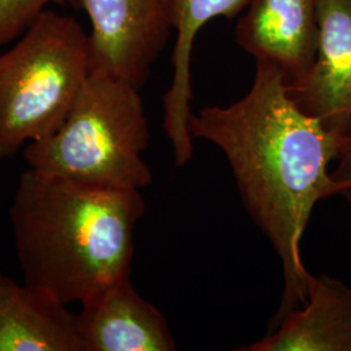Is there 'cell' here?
Returning a JSON list of instances; mask_svg holds the SVG:
<instances>
[{"label": "cell", "mask_w": 351, "mask_h": 351, "mask_svg": "<svg viewBox=\"0 0 351 351\" xmlns=\"http://www.w3.org/2000/svg\"><path fill=\"white\" fill-rule=\"evenodd\" d=\"M189 130L226 154L247 213L281 261L284 289L272 329L308 298L314 276L302 261V237L315 204L337 195L329 164L346 134L303 112L282 72L263 62L243 98L191 113Z\"/></svg>", "instance_id": "6da1fadb"}, {"label": "cell", "mask_w": 351, "mask_h": 351, "mask_svg": "<svg viewBox=\"0 0 351 351\" xmlns=\"http://www.w3.org/2000/svg\"><path fill=\"white\" fill-rule=\"evenodd\" d=\"M141 190L81 184L27 168L10 220L24 282L64 304L130 277Z\"/></svg>", "instance_id": "7a4b0ae2"}, {"label": "cell", "mask_w": 351, "mask_h": 351, "mask_svg": "<svg viewBox=\"0 0 351 351\" xmlns=\"http://www.w3.org/2000/svg\"><path fill=\"white\" fill-rule=\"evenodd\" d=\"M150 146L149 121L139 88L91 72L72 110L53 133L30 142V169L81 184L141 190L152 182L143 152Z\"/></svg>", "instance_id": "3957f363"}, {"label": "cell", "mask_w": 351, "mask_h": 351, "mask_svg": "<svg viewBox=\"0 0 351 351\" xmlns=\"http://www.w3.org/2000/svg\"><path fill=\"white\" fill-rule=\"evenodd\" d=\"M0 55V160L63 124L91 73L88 33L46 10Z\"/></svg>", "instance_id": "277c9868"}, {"label": "cell", "mask_w": 351, "mask_h": 351, "mask_svg": "<svg viewBox=\"0 0 351 351\" xmlns=\"http://www.w3.org/2000/svg\"><path fill=\"white\" fill-rule=\"evenodd\" d=\"M90 20L91 72L141 88L172 29V0H80Z\"/></svg>", "instance_id": "5b68a950"}, {"label": "cell", "mask_w": 351, "mask_h": 351, "mask_svg": "<svg viewBox=\"0 0 351 351\" xmlns=\"http://www.w3.org/2000/svg\"><path fill=\"white\" fill-rule=\"evenodd\" d=\"M288 91L303 112L346 134L351 126V0H317L314 63Z\"/></svg>", "instance_id": "8992f818"}, {"label": "cell", "mask_w": 351, "mask_h": 351, "mask_svg": "<svg viewBox=\"0 0 351 351\" xmlns=\"http://www.w3.org/2000/svg\"><path fill=\"white\" fill-rule=\"evenodd\" d=\"M239 47L272 64L291 86L308 72L317 45V0H255L236 26Z\"/></svg>", "instance_id": "52a82bcc"}, {"label": "cell", "mask_w": 351, "mask_h": 351, "mask_svg": "<svg viewBox=\"0 0 351 351\" xmlns=\"http://www.w3.org/2000/svg\"><path fill=\"white\" fill-rule=\"evenodd\" d=\"M75 315L84 351H173L168 322L123 278L81 302Z\"/></svg>", "instance_id": "ba28073f"}, {"label": "cell", "mask_w": 351, "mask_h": 351, "mask_svg": "<svg viewBox=\"0 0 351 351\" xmlns=\"http://www.w3.org/2000/svg\"><path fill=\"white\" fill-rule=\"evenodd\" d=\"M239 351H351V289L339 278L313 277L307 302L271 332Z\"/></svg>", "instance_id": "9c48e42d"}, {"label": "cell", "mask_w": 351, "mask_h": 351, "mask_svg": "<svg viewBox=\"0 0 351 351\" xmlns=\"http://www.w3.org/2000/svg\"><path fill=\"white\" fill-rule=\"evenodd\" d=\"M0 351H84L75 315L0 267Z\"/></svg>", "instance_id": "30bf717a"}, {"label": "cell", "mask_w": 351, "mask_h": 351, "mask_svg": "<svg viewBox=\"0 0 351 351\" xmlns=\"http://www.w3.org/2000/svg\"><path fill=\"white\" fill-rule=\"evenodd\" d=\"M255 0H172V29L176 30L173 80L164 95V129L172 143L177 167L190 162L193 137L191 117V52L202 27L216 17L233 19Z\"/></svg>", "instance_id": "8fae6325"}, {"label": "cell", "mask_w": 351, "mask_h": 351, "mask_svg": "<svg viewBox=\"0 0 351 351\" xmlns=\"http://www.w3.org/2000/svg\"><path fill=\"white\" fill-rule=\"evenodd\" d=\"M50 4L80 7V0H0V46L21 37Z\"/></svg>", "instance_id": "7c38bea8"}, {"label": "cell", "mask_w": 351, "mask_h": 351, "mask_svg": "<svg viewBox=\"0 0 351 351\" xmlns=\"http://www.w3.org/2000/svg\"><path fill=\"white\" fill-rule=\"evenodd\" d=\"M330 177L337 189V195H342L351 202V126L346 132L337 158V167L330 172Z\"/></svg>", "instance_id": "4fadbf2b"}]
</instances>
